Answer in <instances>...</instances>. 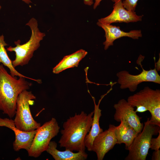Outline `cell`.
I'll return each mask as SVG.
<instances>
[{
  "label": "cell",
  "instance_id": "cell-21",
  "mask_svg": "<svg viewBox=\"0 0 160 160\" xmlns=\"http://www.w3.org/2000/svg\"><path fill=\"white\" fill-rule=\"evenodd\" d=\"M152 160H160V150L154 151L153 152L151 158Z\"/></svg>",
  "mask_w": 160,
  "mask_h": 160
},
{
  "label": "cell",
  "instance_id": "cell-11",
  "mask_svg": "<svg viewBox=\"0 0 160 160\" xmlns=\"http://www.w3.org/2000/svg\"><path fill=\"white\" fill-rule=\"evenodd\" d=\"M0 127H7L12 129L15 135V139L13 143V148L16 151L21 149L27 151L30 148L37 129L31 131H22L17 128L14 121L11 118H2L0 117Z\"/></svg>",
  "mask_w": 160,
  "mask_h": 160
},
{
  "label": "cell",
  "instance_id": "cell-20",
  "mask_svg": "<svg viewBox=\"0 0 160 160\" xmlns=\"http://www.w3.org/2000/svg\"><path fill=\"white\" fill-rule=\"evenodd\" d=\"M158 137L156 138H152L151 140L150 148L152 150L156 151L160 148V131Z\"/></svg>",
  "mask_w": 160,
  "mask_h": 160
},
{
  "label": "cell",
  "instance_id": "cell-13",
  "mask_svg": "<svg viewBox=\"0 0 160 160\" xmlns=\"http://www.w3.org/2000/svg\"><path fill=\"white\" fill-rule=\"evenodd\" d=\"M97 25L102 28L105 32V41L103 42L104 49L107 50L109 47L113 44L114 41L123 37H128L133 39H138L142 36L141 30H133L129 32H124L120 29L119 26L111 24L103 23L98 21Z\"/></svg>",
  "mask_w": 160,
  "mask_h": 160
},
{
  "label": "cell",
  "instance_id": "cell-16",
  "mask_svg": "<svg viewBox=\"0 0 160 160\" xmlns=\"http://www.w3.org/2000/svg\"><path fill=\"white\" fill-rule=\"evenodd\" d=\"M57 144L54 141H51L46 151L51 155L55 160H85L88 154L85 151L74 153L68 149L61 151L57 148Z\"/></svg>",
  "mask_w": 160,
  "mask_h": 160
},
{
  "label": "cell",
  "instance_id": "cell-17",
  "mask_svg": "<svg viewBox=\"0 0 160 160\" xmlns=\"http://www.w3.org/2000/svg\"><path fill=\"white\" fill-rule=\"evenodd\" d=\"M87 52L83 49H80L75 52L65 56L53 68V73H59L67 68L77 67L79 62L87 54Z\"/></svg>",
  "mask_w": 160,
  "mask_h": 160
},
{
  "label": "cell",
  "instance_id": "cell-12",
  "mask_svg": "<svg viewBox=\"0 0 160 160\" xmlns=\"http://www.w3.org/2000/svg\"><path fill=\"white\" fill-rule=\"evenodd\" d=\"M121 0H113L115 3L113 9L107 16L98 20L100 22L111 24L113 23H128L141 21L143 16L137 15L135 11L127 10L124 7Z\"/></svg>",
  "mask_w": 160,
  "mask_h": 160
},
{
  "label": "cell",
  "instance_id": "cell-14",
  "mask_svg": "<svg viewBox=\"0 0 160 160\" xmlns=\"http://www.w3.org/2000/svg\"><path fill=\"white\" fill-rule=\"evenodd\" d=\"M112 86H111V87L107 92L101 96L97 105L95 103V98L91 95L94 104V116L90 129L86 135L84 140L85 146L89 151H92L93 142L95 138L99 133L103 131L100 126L99 120L102 116V110L100 108L99 105L103 97L112 90Z\"/></svg>",
  "mask_w": 160,
  "mask_h": 160
},
{
  "label": "cell",
  "instance_id": "cell-25",
  "mask_svg": "<svg viewBox=\"0 0 160 160\" xmlns=\"http://www.w3.org/2000/svg\"><path fill=\"white\" fill-rule=\"evenodd\" d=\"M23 1H24L26 4H29L30 3H32L31 0H22Z\"/></svg>",
  "mask_w": 160,
  "mask_h": 160
},
{
  "label": "cell",
  "instance_id": "cell-5",
  "mask_svg": "<svg viewBox=\"0 0 160 160\" xmlns=\"http://www.w3.org/2000/svg\"><path fill=\"white\" fill-rule=\"evenodd\" d=\"M127 102L133 107H143L150 113V121L160 127V90L153 89L147 86L129 96Z\"/></svg>",
  "mask_w": 160,
  "mask_h": 160
},
{
  "label": "cell",
  "instance_id": "cell-18",
  "mask_svg": "<svg viewBox=\"0 0 160 160\" xmlns=\"http://www.w3.org/2000/svg\"><path fill=\"white\" fill-rule=\"evenodd\" d=\"M8 45V44L4 41V35H2L0 36V63H2L4 65L9 68L10 74L13 76L23 77L33 80L39 83H41V81L40 80L28 77L22 75L15 69L12 65V61L9 57L5 48V47Z\"/></svg>",
  "mask_w": 160,
  "mask_h": 160
},
{
  "label": "cell",
  "instance_id": "cell-3",
  "mask_svg": "<svg viewBox=\"0 0 160 160\" xmlns=\"http://www.w3.org/2000/svg\"><path fill=\"white\" fill-rule=\"evenodd\" d=\"M26 25L29 27L31 32L29 40L23 44H20V41L18 40L15 42L16 45L15 47L10 46L7 48L8 51L15 52V59L12 61L14 68L18 66H23L28 64L34 52L40 47V41L45 36L44 33L40 31L38 28L37 21L34 18H32Z\"/></svg>",
  "mask_w": 160,
  "mask_h": 160
},
{
  "label": "cell",
  "instance_id": "cell-22",
  "mask_svg": "<svg viewBox=\"0 0 160 160\" xmlns=\"http://www.w3.org/2000/svg\"><path fill=\"white\" fill-rule=\"evenodd\" d=\"M102 0H95V2L94 4L93 9H95L97 7L100 5V2ZM113 1V0H111Z\"/></svg>",
  "mask_w": 160,
  "mask_h": 160
},
{
  "label": "cell",
  "instance_id": "cell-19",
  "mask_svg": "<svg viewBox=\"0 0 160 160\" xmlns=\"http://www.w3.org/2000/svg\"><path fill=\"white\" fill-rule=\"evenodd\" d=\"M138 1V0H124L122 1V3L124 7L127 10L135 11Z\"/></svg>",
  "mask_w": 160,
  "mask_h": 160
},
{
  "label": "cell",
  "instance_id": "cell-2",
  "mask_svg": "<svg viewBox=\"0 0 160 160\" xmlns=\"http://www.w3.org/2000/svg\"><path fill=\"white\" fill-rule=\"evenodd\" d=\"M18 79L9 74L2 64L0 65V110L10 118L15 115L19 94L29 89L32 84L23 77Z\"/></svg>",
  "mask_w": 160,
  "mask_h": 160
},
{
  "label": "cell",
  "instance_id": "cell-7",
  "mask_svg": "<svg viewBox=\"0 0 160 160\" xmlns=\"http://www.w3.org/2000/svg\"><path fill=\"white\" fill-rule=\"evenodd\" d=\"M60 129L54 118L41 126L37 129L31 147L27 151L29 156L37 158L46 151L51 139L57 135Z\"/></svg>",
  "mask_w": 160,
  "mask_h": 160
},
{
  "label": "cell",
  "instance_id": "cell-6",
  "mask_svg": "<svg viewBox=\"0 0 160 160\" xmlns=\"http://www.w3.org/2000/svg\"><path fill=\"white\" fill-rule=\"evenodd\" d=\"M160 131V127L152 123L149 118L144 123L142 131L134 140L125 160H145L153 135Z\"/></svg>",
  "mask_w": 160,
  "mask_h": 160
},
{
  "label": "cell",
  "instance_id": "cell-1",
  "mask_svg": "<svg viewBox=\"0 0 160 160\" xmlns=\"http://www.w3.org/2000/svg\"><path fill=\"white\" fill-rule=\"evenodd\" d=\"M94 112L76 113L63 123V129L60 131L62 135L58 141L60 147L73 151H85L84 140L90 129Z\"/></svg>",
  "mask_w": 160,
  "mask_h": 160
},
{
  "label": "cell",
  "instance_id": "cell-9",
  "mask_svg": "<svg viewBox=\"0 0 160 160\" xmlns=\"http://www.w3.org/2000/svg\"><path fill=\"white\" fill-rule=\"evenodd\" d=\"M115 110L114 115V119L120 122L124 119L132 127L135 132L139 134L143 127V124L140 122V117L137 114L132 107L125 100L122 99L119 100L113 105Z\"/></svg>",
  "mask_w": 160,
  "mask_h": 160
},
{
  "label": "cell",
  "instance_id": "cell-4",
  "mask_svg": "<svg viewBox=\"0 0 160 160\" xmlns=\"http://www.w3.org/2000/svg\"><path fill=\"white\" fill-rule=\"evenodd\" d=\"M36 96L31 91L25 90L19 95L17 100L15 118L14 122L16 127L24 131L31 132L38 129L40 123L33 119L30 106L34 104Z\"/></svg>",
  "mask_w": 160,
  "mask_h": 160
},
{
  "label": "cell",
  "instance_id": "cell-24",
  "mask_svg": "<svg viewBox=\"0 0 160 160\" xmlns=\"http://www.w3.org/2000/svg\"><path fill=\"white\" fill-rule=\"evenodd\" d=\"M160 59L159 56V59L158 60L156 63H155V67L156 68V69L157 71H160Z\"/></svg>",
  "mask_w": 160,
  "mask_h": 160
},
{
  "label": "cell",
  "instance_id": "cell-26",
  "mask_svg": "<svg viewBox=\"0 0 160 160\" xmlns=\"http://www.w3.org/2000/svg\"><path fill=\"white\" fill-rule=\"evenodd\" d=\"M1 6L0 5V10L1 9Z\"/></svg>",
  "mask_w": 160,
  "mask_h": 160
},
{
  "label": "cell",
  "instance_id": "cell-10",
  "mask_svg": "<svg viewBox=\"0 0 160 160\" xmlns=\"http://www.w3.org/2000/svg\"><path fill=\"white\" fill-rule=\"evenodd\" d=\"M116 126L110 124L107 130L99 133L93 142L92 151L97 155V160H103L105 155L117 144V140L114 134Z\"/></svg>",
  "mask_w": 160,
  "mask_h": 160
},
{
  "label": "cell",
  "instance_id": "cell-23",
  "mask_svg": "<svg viewBox=\"0 0 160 160\" xmlns=\"http://www.w3.org/2000/svg\"><path fill=\"white\" fill-rule=\"evenodd\" d=\"M84 4L88 6H91L93 4V0H83Z\"/></svg>",
  "mask_w": 160,
  "mask_h": 160
},
{
  "label": "cell",
  "instance_id": "cell-15",
  "mask_svg": "<svg viewBox=\"0 0 160 160\" xmlns=\"http://www.w3.org/2000/svg\"><path fill=\"white\" fill-rule=\"evenodd\" d=\"M120 122V124L116 126L114 130V134L117 140V144H125L126 149L129 150L138 134L124 119H122Z\"/></svg>",
  "mask_w": 160,
  "mask_h": 160
},
{
  "label": "cell",
  "instance_id": "cell-8",
  "mask_svg": "<svg viewBox=\"0 0 160 160\" xmlns=\"http://www.w3.org/2000/svg\"><path fill=\"white\" fill-rule=\"evenodd\" d=\"M143 71L137 75H132L126 70L118 72L116 76L118 77L117 82L120 84L121 89H128L131 92H134L137 89L138 85L144 82H151L160 84V76L156 68L149 70L144 69L141 63L139 62Z\"/></svg>",
  "mask_w": 160,
  "mask_h": 160
}]
</instances>
